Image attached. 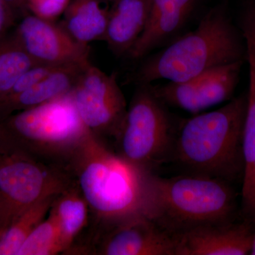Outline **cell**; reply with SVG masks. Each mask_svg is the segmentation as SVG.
Listing matches in <instances>:
<instances>
[{"mask_svg": "<svg viewBox=\"0 0 255 255\" xmlns=\"http://www.w3.org/2000/svg\"><path fill=\"white\" fill-rule=\"evenodd\" d=\"M67 168L90 208L85 229L87 236L143 216L144 172L127 163L91 132L75 151Z\"/></svg>", "mask_w": 255, "mask_h": 255, "instance_id": "obj_1", "label": "cell"}, {"mask_svg": "<svg viewBox=\"0 0 255 255\" xmlns=\"http://www.w3.org/2000/svg\"><path fill=\"white\" fill-rule=\"evenodd\" d=\"M236 207L231 184L221 179L143 173L142 215L176 239L200 226L235 220Z\"/></svg>", "mask_w": 255, "mask_h": 255, "instance_id": "obj_2", "label": "cell"}, {"mask_svg": "<svg viewBox=\"0 0 255 255\" xmlns=\"http://www.w3.org/2000/svg\"><path fill=\"white\" fill-rule=\"evenodd\" d=\"M247 95L233 99L219 110L199 114L179 128L170 160L186 173L243 180V130Z\"/></svg>", "mask_w": 255, "mask_h": 255, "instance_id": "obj_3", "label": "cell"}, {"mask_svg": "<svg viewBox=\"0 0 255 255\" xmlns=\"http://www.w3.org/2000/svg\"><path fill=\"white\" fill-rule=\"evenodd\" d=\"M243 33L219 5L210 10L197 27L147 58L134 75L137 84L155 80L185 81L210 69L247 60Z\"/></svg>", "mask_w": 255, "mask_h": 255, "instance_id": "obj_4", "label": "cell"}, {"mask_svg": "<svg viewBox=\"0 0 255 255\" xmlns=\"http://www.w3.org/2000/svg\"><path fill=\"white\" fill-rule=\"evenodd\" d=\"M89 132L79 117L71 92L0 120V140L42 162L67 169Z\"/></svg>", "mask_w": 255, "mask_h": 255, "instance_id": "obj_5", "label": "cell"}, {"mask_svg": "<svg viewBox=\"0 0 255 255\" xmlns=\"http://www.w3.org/2000/svg\"><path fill=\"white\" fill-rule=\"evenodd\" d=\"M179 128L150 84H137L114 150L127 163L155 172L170 161Z\"/></svg>", "mask_w": 255, "mask_h": 255, "instance_id": "obj_6", "label": "cell"}, {"mask_svg": "<svg viewBox=\"0 0 255 255\" xmlns=\"http://www.w3.org/2000/svg\"><path fill=\"white\" fill-rule=\"evenodd\" d=\"M68 169L0 140V236L30 206L73 184Z\"/></svg>", "mask_w": 255, "mask_h": 255, "instance_id": "obj_7", "label": "cell"}, {"mask_svg": "<svg viewBox=\"0 0 255 255\" xmlns=\"http://www.w3.org/2000/svg\"><path fill=\"white\" fill-rule=\"evenodd\" d=\"M79 117L87 128L107 145L119 136L128 106L116 73L107 74L91 63L71 92Z\"/></svg>", "mask_w": 255, "mask_h": 255, "instance_id": "obj_8", "label": "cell"}, {"mask_svg": "<svg viewBox=\"0 0 255 255\" xmlns=\"http://www.w3.org/2000/svg\"><path fill=\"white\" fill-rule=\"evenodd\" d=\"M177 243L174 236L140 216L85 238L75 255H176Z\"/></svg>", "mask_w": 255, "mask_h": 255, "instance_id": "obj_9", "label": "cell"}, {"mask_svg": "<svg viewBox=\"0 0 255 255\" xmlns=\"http://www.w3.org/2000/svg\"><path fill=\"white\" fill-rule=\"evenodd\" d=\"M244 61L210 69L185 81L169 82L153 87L154 91L166 105L198 114L223 103L234 94Z\"/></svg>", "mask_w": 255, "mask_h": 255, "instance_id": "obj_10", "label": "cell"}, {"mask_svg": "<svg viewBox=\"0 0 255 255\" xmlns=\"http://www.w3.org/2000/svg\"><path fill=\"white\" fill-rule=\"evenodd\" d=\"M13 33L38 64L63 66L90 63V46L75 41L55 21L28 14L21 18Z\"/></svg>", "mask_w": 255, "mask_h": 255, "instance_id": "obj_11", "label": "cell"}, {"mask_svg": "<svg viewBox=\"0 0 255 255\" xmlns=\"http://www.w3.org/2000/svg\"><path fill=\"white\" fill-rule=\"evenodd\" d=\"M254 236L246 221L206 225L178 236L176 255H251Z\"/></svg>", "mask_w": 255, "mask_h": 255, "instance_id": "obj_12", "label": "cell"}, {"mask_svg": "<svg viewBox=\"0 0 255 255\" xmlns=\"http://www.w3.org/2000/svg\"><path fill=\"white\" fill-rule=\"evenodd\" d=\"M198 0H150L145 30L128 55L138 60L164 44L184 28Z\"/></svg>", "mask_w": 255, "mask_h": 255, "instance_id": "obj_13", "label": "cell"}, {"mask_svg": "<svg viewBox=\"0 0 255 255\" xmlns=\"http://www.w3.org/2000/svg\"><path fill=\"white\" fill-rule=\"evenodd\" d=\"M87 65L59 67L27 90L0 98V120L11 114L29 110L72 92Z\"/></svg>", "mask_w": 255, "mask_h": 255, "instance_id": "obj_14", "label": "cell"}, {"mask_svg": "<svg viewBox=\"0 0 255 255\" xmlns=\"http://www.w3.org/2000/svg\"><path fill=\"white\" fill-rule=\"evenodd\" d=\"M150 0H116L109 9L105 41L117 56L128 55L148 20Z\"/></svg>", "mask_w": 255, "mask_h": 255, "instance_id": "obj_15", "label": "cell"}, {"mask_svg": "<svg viewBox=\"0 0 255 255\" xmlns=\"http://www.w3.org/2000/svg\"><path fill=\"white\" fill-rule=\"evenodd\" d=\"M247 46L249 65V91L243 130V151L244 174L242 180V205L245 214L255 216V49Z\"/></svg>", "mask_w": 255, "mask_h": 255, "instance_id": "obj_16", "label": "cell"}, {"mask_svg": "<svg viewBox=\"0 0 255 255\" xmlns=\"http://www.w3.org/2000/svg\"><path fill=\"white\" fill-rule=\"evenodd\" d=\"M101 0H70L61 25L75 41L89 46L105 41L109 9Z\"/></svg>", "mask_w": 255, "mask_h": 255, "instance_id": "obj_17", "label": "cell"}, {"mask_svg": "<svg viewBox=\"0 0 255 255\" xmlns=\"http://www.w3.org/2000/svg\"><path fill=\"white\" fill-rule=\"evenodd\" d=\"M49 212L59 225L65 255L90 221V208L75 181L57 196Z\"/></svg>", "mask_w": 255, "mask_h": 255, "instance_id": "obj_18", "label": "cell"}, {"mask_svg": "<svg viewBox=\"0 0 255 255\" xmlns=\"http://www.w3.org/2000/svg\"><path fill=\"white\" fill-rule=\"evenodd\" d=\"M58 195L48 196L30 206L0 236V255H16L39 223L46 218Z\"/></svg>", "mask_w": 255, "mask_h": 255, "instance_id": "obj_19", "label": "cell"}, {"mask_svg": "<svg viewBox=\"0 0 255 255\" xmlns=\"http://www.w3.org/2000/svg\"><path fill=\"white\" fill-rule=\"evenodd\" d=\"M38 65L21 46L14 33L0 40V98L11 90L26 70Z\"/></svg>", "mask_w": 255, "mask_h": 255, "instance_id": "obj_20", "label": "cell"}, {"mask_svg": "<svg viewBox=\"0 0 255 255\" xmlns=\"http://www.w3.org/2000/svg\"><path fill=\"white\" fill-rule=\"evenodd\" d=\"M65 251L59 225L53 214L36 226L16 255H55Z\"/></svg>", "mask_w": 255, "mask_h": 255, "instance_id": "obj_21", "label": "cell"}, {"mask_svg": "<svg viewBox=\"0 0 255 255\" xmlns=\"http://www.w3.org/2000/svg\"><path fill=\"white\" fill-rule=\"evenodd\" d=\"M70 2V0H27L26 8L28 14L55 21L63 14Z\"/></svg>", "mask_w": 255, "mask_h": 255, "instance_id": "obj_22", "label": "cell"}, {"mask_svg": "<svg viewBox=\"0 0 255 255\" xmlns=\"http://www.w3.org/2000/svg\"><path fill=\"white\" fill-rule=\"evenodd\" d=\"M240 30L246 43L255 49V0H250L241 14Z\"/></svg>", "mask_w": 255, "mask_h": 255, "instance_id": "obj_23", "label": "cell"}, {"mask_svg": "<svg viewBox=\"0 0 255 255\" xmlns=\"http://www.w3.org/2000/svg\"><path fill=\"white\" fill-rule=\"evenodd\" d=\"M15 20L4 0H0V40L7 35V31L14 24Z\"/></svg>", "mask_w": 255, "mask_h": 255, "instance_id": "obj_24", "label": "cell"}, {"mask_svg": "<svg viewBox=\"0 0 255 255\" xmlns=\"http://www.w3.org/2000/svg\"><path fill=\"white\" fill-rule=\"evenodd\" d=\"M26 1L27 0H4L5 4L14 15L15 19L18 16L22 18L25 15L28 14L26 8Z\"/></svg>", "mask_w": 255, "mask_h": 255, "instance_id": "obj_25", "label": "cell"}, {"mask_svg": "<svg viewBox=\"0 0 255 255\" xmlns=\"http://www.w3.org/2000/svg\"><path fill=\"white\" fill-rule=\"evenodd\" d=\"M251 255H255V231L254 241H253V248H252V251H251Z\"/></svg>", "mask_w": 255, "mask_h": 255, "instance_id": "obj_26", "label": "cell"}, {"mask_svg": "<svg viewBox=\"0 0 255 255\" xmlns=\"http://www.w3.org/2000/svg\"><path fill=\"white\" fill-rule=\"evenodd\" d=\"M101 1H116V0H101Z\"/></svg>", "mask_w": 255, "mask_h": 255, "instance_id": "obj_27", "label": "cell"}]
</instances>
